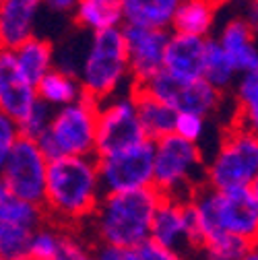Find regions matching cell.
<instances>
[{"mask_svg": "<svg viewBox=\"0 0 258 260\" xmlns=\"http://www.w3.org/2000/svg\"><path fill=\"white\" fill-rule=\"evenodd\" d=\"M0 260H3V258H0Z\"/></svg>", "mask_w": 258, "mask_h": 260, "instance_id": "39", "label": "cell"}, {"mask_svg": "<svg viewBox=\"0 0 258 260\" xmlns=\"http://www.w3.org/2000/svg\"><path fill=\"white\" fill-rule=\"evenodd\" d=\"M205 42L207 38L170 31V38L164 50V62H161V73H166L176 81L203 79Z\"/></svg>", "mask_w": 258, "mask_h": 260, "instance_id": "15", "label": "cell"}, {"mask_svg": "<svg viewBox=\"0 0 258 260\" xmlns=\"http://www.w3.org/2000/svg\"><path fill=\"white\" fill-rule=\"evenodd\" d=\"M95 260H137L135 248H118L106 244H93Z\"/></svg>", "mask_w": 258, "mask_h": 260, "instance_id": "34", "label": "cell"}, {"mask_svg": "<svg viewBox=\"0 0 258 260\" xmlns=\"http://www.w3.org/2000/svg\"><path fill=\"white\" fill-rule=\"evenodd\" d=\"M135 254H137V260H188L186 254L164 248V246L155 244L153 240H147L141 246H137Z\"/></svg>", "mask_w": 258, "mask_h": 260, "instance_id": "32", "label": "cell"}, {"mask_svg": "<svg viewBox=\"0 0 258 260\" xmlns=\"http://www.w3.org/2000/svg\"><path fill=\"white\" fill-rule=\"evenodd\" d=\"M133 95H135L137 116H139V124L143 128L145 139L151 141V143H155L159 139L172 135L176 112L170 110L168 106H164L161 102L153 100L151 95H147L141 89H135L133 87Z\"/></svg>", "mask_w": 258, "mask_h": 260, "instance_id": "22", "label": "cell"}, {"mask_svg": "<svg viewBox=\"0 0 258 260\" xmlns=\"http://www.w3.org/2000/svg\"><path fill=\"white\" fill-rule=\"evenodd\" d=\"M54 260H95V250L93 244H89L79 230L62 227L60 244Z\"/></svg>", "mask_w": 258, "mask_h": 260, "instance_id": "29", "label": "cell"}, {"mask_svg": "<svg viewBox=\"0 0 258 260\" xmlns=\"http://www.w3.org/2000/svg\"><path fill=\"white\" fill-rule=\"evenodd\" d=\"M19 126L13 118H9L7 114L0 112V168L5 166V161L13 149V145L19 139Z\"/></svg>", "mask_w": 258, "mask_h": 260, "instance_id": "33", "label": "cell"}, {"mask_svg": "<svg viewBox=\"0 0 258 260\" xmlns=\"http://www.w3.org/2000/svg\"><path fill=\"white\" fill-rule=\"evenodd\" d=\"M102 197L98 159L93 155H60L48 161L42 209L50 223L81 230Z\"/></svg>", "mask_w": 258, "mask_h": 260, "instance_id": "1", "label": "cell"}, {"mask_svg": "<svg viewBox=\"0 0 258 260\" xmlns=\"http://www.w3.org/2000/svg\"><path fill=\"white\" fill-rule=\"evenodd\" d=\"M205 164L201 145L168 135L153 143V188L164 199L188 201L205 186Z\"/></svg>", "mask_w": 258, "mask_h": 260, "instance_id": "5", "label": "cell"}, {"mask_svg": "<svg viewBox=\"0 0 258 260\" xmlns=\"http://www.w3.org/2000/svg\"><path fill=\"white\" fill-rule=\"evenodd\" d=\"M52 112H54L52 108H48L46 104H42L38 100V104L31 108V112L17 124L19 126V135L25 137V139H31V141H38L46 133Z\"/></svg>", "mask_w": 258, "mask_h": 260, "instance_id": "31", "label": "cell"}, {"mask_svg": "<svg viewBox=\"0 0 258 260\" xmlns=\"http://www.w3.org/2000/svg\"><path fill=\"white\" fill-rule=\"evenodd\" d=\"M135 89L145 91L147 95L153 97V100L168 106L176 114L178 112H192V114L205 116L207 120L221 110L223 97H225V93L211 87L205 79L176 81V79L168 77L166 73H157L155 77H151L143 85H135Z\"/></svg>", "mask_w": 258, "mask_h": 260, "instance_id": "9", "label": "cell"}, {"mask_svg": "<svg viewBox=\"0 0 258 260\" xmlns=\"http://www.w3.org/2000/svg\"><path fill=\"white\" fill-rule=\"evenodd\" d=\"M31 234H34V230H29V227L0 219V258L23 260L27 256Z\"/></svg>", "mask_w": 258, "mask_h": 260, "instance_id": "27", "label": "cell"}, {"mask_svg": "<svg viewBox=\"0 0 258 260\" xmlns=\"http://www.w3.org/2000/svg\"><path fill=\"white\" fill-rule=\"evenodd\" d=\"M23 260H48V258H31V256H25ZM50 260H54V258H50Z\"/></svg>", "mask_w": 258, "mask_h": 260, "instance_id": "38", "label": "cell"}, {"mask_svg": "<svg viewBox=\"0 0 258 260\" xmlns=\"http://www.w3.org/2000/svg\"><path fill=\"white\" fill-rule=\"evenodd\" d=\"M48 159L36 141L19 137L13 145L5 166L0 168V180L13 197L42 205L46 188Z\"/></svg>", "mask_w": 258, "mask_h": 260, "instance_id": "10", "label": "cell"}, {"mask_svg": "<svg viewBox=\"0 0 258 260\" xmlns=\"http://www.w3.org/2000/svg\"><path fill=\"white\" fill-rule=\"evenodd\" d=\"M201 234H232L256 242L258 236V184L234 190H215L207 184L188 199Z\"/></svg>", "mask_w": 258, "mask_h": 260, "instance_id": "3", "label": "cell"}, {"mask_svg": "<svg viewBox=\"0 0 258 260\" xmlns=\"http://www.w3.org/2000/svg\"><path fill=\"white\" fill-rule=\"evenodd\" d=\"M11 52L15 56L19 71L27 77L29 83H34V85H38V81L56 67L54 46L48 40L40 38V36L27 38L19 46H15Z\"/></svg>", "mask_w": 258, "mask_h": 260, "instance_id": "19", "label": "cell"}, {"mask_svg": "<svg viewBox=\"0 0 258 260\" xmlns=\"http://www.w3.org/2000/svg\"><path fill=\"white\" fill-rule=\"evenodd\" d=\"M77 79L83 95L98 104L122 93L124 87L133 89L122 27L91 34L89 46L77 69Z\"/></svg>", "mask_w": 258, "mask_h": 260, "instance_id": "4", "label": "cell"}, {"mask_svg": "<svg viewBox=\"0 0 258 260\" xmlns=\"http://www.w3.org/2000/svg\"><path fill=\"white\" fill-rule=\"evenodd\" d=\"M205 184L215 190H234L258 184V139L256 130L232 122L205 164Z\"/></svg>", "mask_w": 258, "mask_h": 260, "instance_id": "6", "label": "cell"}, {"mask_svg": "<svg viewBox=\"0 0 258 260\" xmlns=\"http://www.w3.org/2000/svg\"><path fill=\"white\" fill-rule=\"evenodd\" d=\"M44 0H0V48L13 50L36 36Z\"/></svg>", "mask_w": 258, "mask_h": 260, "instance_id": "17", "label": "cell"}, {"mask_svg": "<svg viewBox=\"0 0 258 260\" xmlns=\"http://www.w3.org/2000/svg\"><path fill=\"white\" fill-rule=\"evenodd\" d=\"M254 248L256 242L252 240L232 234H215L203 240L197 256H201V260H242Z\"/></svg>", "mask_w": 258, "mask_h": 260, "instance_id": "26", "label": "cell"}, {"mask_svg": "<svg viewBox=\"0 0 258 260\" xmlns=\"http://www.w3.org/2000/svg\"><path fill=\"white\" fill-rule=\"evenodd\" d=\"M11 199V192L7 190V186L3 184V180H0V209H3V205Z\"/></svg>", "mask_w": 258, "mask_h": 260, "instance_id": "36", "label": "cell"}, {"mask_svg": "<svg viewBox=\"0 0 258 260\" xmlns=\"http://www.w3.org/2000/svg\"><path fill=\"white\" fill-rule=\"evenodd\" d=\"M147 141L139 124L133 89L112 95L98 104L95 122V157L110 155Z\"/></svg>", "mask_w": 258, "mask_h": 260, "instance_id": "8", "label": "cell"}, {"mask_svg": "<svg viewBox=\"0 0 258 260\" xmlns=\"http://www.w3.org/2000/svg\"><path fill=\"white\" fill-rule=\"evenodd\" d=\"M36 93H38V100L52 110L75 104L77 100L83 97V89H81L77 75L69 73V71H62L58 67H54L50 73H46L38 81Z\"/></svg>", "mask_w": 258, "mask_h": 260, "instance_id": "21", "label": "cell"}, {"mask_svg": "<svg viewBox=\"0 0 258 260\" xmlns=\"http://www.w3.org/2000/svg\"><path fill=\"white\" fill-rule=\"evenodd\" d=\"M36 104V85L19 71L13 52L0 48V112L19 124Z\"/></svg>", "mask_w": 258, "mask_h": 260, "instance_id": "14", "label": "cell"}, {"mask_svg": "<svg viewBox=\"0 0 258 260\" xmlns=\"http://www.w3.org/2000/svg\"><path fill=\"white\" fill-rule=\"evenodd\" d=\"M203 79L215 87L217 91L225 93L230 91L238 79V73L234 71V67L230 64L228 56L223 54V50L219 48V44L215 42V38H207L205 42V60H203Z\"/></svg>", "mask_w": 258, "mask_h": 260, "instance_id": "24", "label": "cell"}, {"mask_svg": "<svg viewBox=\"0 0 258 260\" xmlns=\"http://www.w3.org/2000/svg\"><path fill=\"white\" fill-rule=\"evenodd\" d=\"M184 0H122L124 23L170 29L174 13Z\"/></svg>", "mask_w": 258, "mask_h": 260, "instance_id": "23", "label": "cell"}, {"mask_svg": "<svg viewBox=\"0 0 258 260\" xmlns=\"http://www.w3.org/2000/svg\"><path fill=\"white\" fill-rule=\"evenodd\" d=\"M254 25H250L244 17H234L225 21L215 42L228 56L230 64L238 75L242 73H258V48L254 40Z\"/></svg>", "mask_w": 258, "mask_h": 260, "instance_id": "16", "label": "cell"}, {"mask_svg": "<svg viewBox=\"0 0 258 260\" xmlns=\"http://www.w3.org/2000/svg\"><path fill=\"white\" fill-rule=\"evenodd\" d=\"M122 38H124L133 87L143 85L145 81L161 73V62H164V50L170 38V29H155V27L124 23Z\"/></svg>", "mask_w": 258, "mask_h": 260, "instance_id": "13", "label": "cell"}, {"mask_svg": "<svg viewBox=\"0 0 258 260\" xmlns=\"http://www.w3.org/2000/svg\"><path fill=\"white\" fill-rule=\"evenodd\" d=\"M71 15L77 27L89 31V34L120 29L124 25L122 0H77Z\"/></svg>", "mask_w": 258, "mask_h": 260, "instance_id": "18", "label": "cell"}, {"mask_svg": "<svg viewBox=\"0 0 258 260\" xmlns=\"http://www.w3.org/2000/svg\"><path fill=\"white\" fill-rule=\"evenodd\" d=\"M60 234L62 227L54 225L50 221L42 223L38 230H34L29 238V248H27V256L31 258H56L58 252V244H60Z\"/></svg>", "mask_w": 258, "mask_h": 260, "instance_id": "28", "label": "cell"}, {"mask_svg": "<svg viewBox=\"0 0 258 260\" xmlns=\"http://www.w3.org/2000/svg\"><path fill=\"white\" fill-rule=\"evenodd\" d=\"M95 122L98 102L83 95L75 104L52 112L46 133L36 143L48 161L60 155L95 157Z\"/></svg>", "mask_w": 258, "mask_h": 260, "instance_id": "7", "label": "cell"}, {"mask_svg": "<svg viewBox=\"0 0 258 260\" xmlns=\"http://www.w3.org/2000/svg\"><path fill=\"white\" fill-rule=\"evenodd\" d=\"M242 260H258V254H256V248H254V250H250V252H248V254H246V256H244Z\"/></svg>", "mask_w": 258, "mask_h": 260, "instance_id": "37", "label": "cell"}, {"mask_svg": "<svg viewBox=\"0 0 258 260\" xmlns=\"http://www.w3.org/2000/svg\"><path fill=\"white\" fill-rule=\"evenodd\" d=\"M155 244L176 250V252H195L201 246V234L195 221V213L190 209L188 201L178 199H164L157 205L151 223V236Z\"/></svg>", "mask_w": 258, "mask_h": 260, "instance_id": "12", "label": "cell"}, {"mask_svg": "<svg viewBox=\"0 0 258 260\" xmlns=\"http://www.w3.org/2000/svg\"><path fill=\"white\" fill-rule=\"evenodd\" d=\"M217 19L215 0H184L174 13L170 31L186 36L211 38Z\"/></svg>", "mask_w": 258, "mask_h": 260, "instance_id": "20", "label": "cell"}, {"mask_svg": "<svg viewBox=\"0 0 258 260\" xmlns=\"http://www.w3.org/2000/svg\"><path fill=\"white\" fill-rule=\"evenodd\" d=\"M104 194L131 192L153 186V143L143 141L128 149L95 157Z\"/></svg>", "mask_w": 258, "mask_h": 260, "instance_id": "11", "label": "cell"}, {"mask_svg": "<svg viewBox=\"0 0 258 260\" xmlns=\"http://www.w3.org/2000/svg\"><path fill=\"white\" fill-rule=\"evenodd\" d=\"M236 108L238 114L234 118L236 124L256 130L258 126V73H242L234 83Z\"/></svg>", "mask_w": 258, "mask_h": 260, "instance_id": "25", "label": "cell"}, {"mask_svg": "<svg viewBox=\"0 0 258 260\" xmlns=\"http://www.w3.org/2000/svg\"><path fill=\"white\" fill-rule=\"evenodd\" d=\"M77 0H44V9L56 15H71Z\"/></svg>", "mask_w": 258, "mask_h": 260, "instance_id": "35", "label": "cell"}, {"mask_svg": "<svg viewBox=\"0 0 258 260\" xmlns=\"http://www.w3.org/2000/svg\"><path fill=\"white\" fill-rule=\"evenodd\" d=\"M205 133H207V118L205 116L192 114V112H178L176 114L172 135H176L188 143L199 145L203 141Z\"/></svg>", "mask_w": 258, "mask_h": 260, "instance_id": "30", "label": "cell"}, {"mask_svg": "<svg viewBox=\"0 0 258 260\" xmlns=\"http://www.w3.org/2000/svg\"><path fill=\"white\" fill-rule=\"evenodd\" d=\"M161 194L149 186L131 192L104 194L85 223L95 244L137 248L151 236V223Z\"/></svg>", "mask_w": 258, "mask_h": 260, "instance_id": "2", "label": "cell"}]
</instances>
